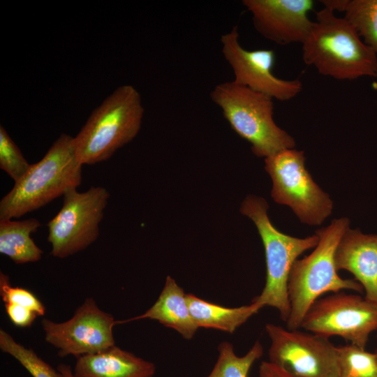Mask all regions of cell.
Returning <instances> with one entry per match:
<instances>
[{"instance_id":"cell-8","label":"cell","mask_w":377,"mask_h":377,"mask_svg":"<svg viewBox=\"0 0 377 377\" xmlns=\"http://www.w3.org/2000/svg\"><path fill=\"white\" fill-rule=\"evenodd\" d=\"M109 198L103 186H91L84 192L73 188L64 193L61 209L47 223L52 256L67 258L96 241Z\"/></svg>"},{"instance_id":"cell-22","label":"cell","mask_w":377,"mask_h":377,"mask_svg":"<svg viewBox=\"0 0 377 377\" xmlns=\"http://www.w3.org/2000/svg\"><path fill=\"white\" fill-rule=\"evenodd\" d=\"M338 377H377V360L370 353L350 343L338 346Z\"/></svg>"},{"instance_id":"cell-17","label":"cell","mask_w":377,"mask_h":377,"mask_svg":"<svg viewBox=\"0 0 377 377\" xmlns=\"http://www.w3.org/2000/svg\"><path fill=\"white\" fill-rule=\"evenodd\" d=\"M191 314L197 326L232 334L263 306L256 302L238 307H225L186 294Z\"/></svg>"},{"instance_id":"cell-24","label":"cell","mask_w":377,"mask_h":377,"mask_svg":"<svg viewBox=\"0 0 377 377\" xmlns=\"http://www.w3.org/2000/svg\"><path fill=\"white\" fill-rule=\"evenodd\" d=\"M0 295L5 304L10 303L29 308L38 316L45 314V308L40 300L27 289L12 286L9 276L3 272L0 273Z\"/></svg>"},{"instance_id":"cell-7","label":"cell","mask_w":377,"mask_h":377,"mask_svg":"<svg viewBox=\"0 0 377 377\" xmlns=\"http://www.w3.org/2000/svg\"><path fill=\"white\" fill-rule=\"evenodd\" d=\"M265 163L272 180V198L289 206L302 223L320 225L331 214L332 200L305 168L303 151L286 149L265 158Z\"/></svg>"},{"instance_id":"cell-3","label":"cell","mask_w":377,"mask_h":377,"mask_svg":"<svg viewBox=\"0 0 377 377\" xmlns=\"http://www.w3.org/2000/svg\"><path fill=\"white\" fill-rule=\"evenodd\" d=\"M73 138L61 133L45 156L15 182L0 201V220L20 218L81 184L83 165L76 157Z\"/></svg>"},{"instance_id":"cell-2","label":"cell","mask_w":377,"mask_h":377,"mask_svg":"<svg viewBox=\"0 0 377 377\" xmlns=\"http://www.w3.org/2000/svg\"><path fill=\"white\" fill-rule=\"evenodd\" d=\"M349 226V219L341 217L316 230L319 239L313 251L294 263L288 283L290 302V313L286 322L288 329L300 328L311 306L325 293L343 290L364 291L356 280L341 278L335 265L336 249Z\"/></svg>"},{"instance_id":"cell-15","label":"cell","mask_w":377,"mask_h":377,"mask_svg":"<svg viewBox=\"0 0 377 377\" xmlns=\"http://www.w3.org/2000/svg\"><path fill=\"white\" fill-rule=\"evenodd\" d=\"M154 363L116 345L101 353L77 357L74 377H154Z\"/></svg>"},{"instance_id":"cell-19","label":"cell","mask_w":377,"mask_h":377,"mask_svg":"<svg viewBox=\"0 0 377 377\" xmlns=\"http://www.w3.org/2000/svg\"><path fill=\"white\" fill-rule=\"evenodd\" d=\"M217 360L207 377H248L253 363L263 355V346L256 341L243 356L236 355L234 346L228 341L221 342L218 347Z\"/></svg>"},{"instance_id":"cell-21","label":"cell","mask_w":377,"mask_h":377,"mask_svg":"<svg viewBox=\"0 0 377 377\" xmlns=\"http://www.w3.org/2000/svg\"><path fill=\"white\" fill-rule=\"evenodd\" d=\"M0 349L15 359L32 377H62L31 348L16 341L4 330H0Z\"/></svg>"},{"instance_id":"cell-26","label":"cell","mask_w":377,"mask_h":377,"mask_svg":"<svg viewBox=\"0 0 377 377\" xmlns=\"http://www.w3.org/2000/svg\"><path fill=\"white\" fill-rule=\"evenodd\" d=\"M258 377H295L281 367L263 361L259 367Z\"/></svg>"},{"instance_id":"cell-18","label":"cell","mask_w":377,"mask_h":377,"mask_svg":"<svg viewBox=\"0 0 377 377\" xmlns=\"http://www.w3.org/2000/svg\"><path fill=\"white\" fill-rule=\"evenodd\" d=\"M34 218L22 221L0 220V253L16 264L35 263L43 251L31 237L40 227Z\"/></svg>"},{"instance_id":"cell-6","label":"cell","mask_w":377,"mask_h":377,"mask_svg":"<svg viewBox=\"0 0 377 377\" xmlns=\"http://www.w3.org/2000/svg\"><path fill=\"white\" fill-rule=\"evenodd\" d=\"M268 204L260 197L250 195L243 201L240 212L255 223L261 237L265 256L266 280L260 294L252 302L276 309L286 322L290 313L288 283L290 270L298 257L315 248L318 237L304 238L286 235L278 230L267 215Z\"/></svg>"},{"instance_id":"cell-10","label":"cell","mask_w":377,"mask_h":377,"mask_svg":"<svg viewBox=\"0 0 377 377\" xmlns=\"http://www.w3.org/2000/svg\"><path fill=\"white\" fill-rule=\"evenodd\" d=\"M269 361L295 377H338L339 350L327 338L267 323Z\"/></svg>"},{"instance_id":"cell-12","label":"cell","mask_w":377,"mask_h":377,"mask_svg":"<svg viewBox=\"0 0 377 377\" xmlns=\"http://www.w3.org/2000/svg\"><path fill=\"white\" fill-rule=\"evenodd\" d=\"M221 43L223 57L233 71L235 83L281 101L290 100L302 91V83L300 80H283L273 73L274 50H247L241 45L238 26L223 34Z\"/></svg>"},{"instance_id":"cell-11","label":"cell","mask_w":377,"mask_h":377,"mask_svg":"<svg viewBox=\"0 0 377 377\" xmlns=\"http://www.w3.org/2000/svg\"><path fill=\"white\" fill-rule=\"evenodd\" d=\"M112 314L101 310L92 297L87 298L66 321L44 318L41 325L47 343L57 349L58 355L76 357L96 354L115 346Z\"/></svg>"},{"instance_id":"cell-4","label":"cell","mask_w":377,"mask_h":377,"mask_svg":"<svg viewBox=\"0 0 377 377\" xmlns=\"http://www.w3.org/2000/svg\"><path fill=\"white\" fill-rule=\"evenodd\" d=\"M141 96L132 85L117 87L90 114L73 138L82 165L107 161L138 133L144 114Z\"/></svg>"},{"instance_id":"cell-25","label":"cell","mask_w":377,"mask_h":377,"mask_svg":"<svg viewBox=\"0 0 377 377\" xmlns=\"http://www.w3.org/2000/svg\"><path fill=\"white\" fill-rule=\"evenodd\" d=\"M5 309L10 320L20 327H30L38 316L31 309L14 304H5Z\"/></svg>"},{"instance_id":"cell-9","label":"cell","mask_w":377,"mask_h":377,"mask_svg":"<svg viewBox=\"0 0 377 377\" xmlns=\"http://www.w3.org/2000/svg\"><path fill=\"white\" fill-rule=\"evenodd\" d=\"M329 339L341 337L365 348L377 330V303L343 291L318 299L305 314L300 328Z\"/></svg>"},{"instance_id":"cell-20","label":"cell","mask_w":377,"mask_h":377,"mask_svg":"<svg viewBox=\"0 0 377 377\" xmlns=\"http://www.w3.org/2000/svg\"><path fill=\"white\" fill-rule=\"evenodd\" d=\"M344 17L377 54V0H346Z\"/></svg>"},{"instance_id":"cell-1","label":"cell","mask_w":377,"mask_h":377,"mask_svg":"<svg viewBox=\"0 0 377 377\" xmlns=\"http://www.w3.org/2000/svg\"><path fill=\"white\" fill-rule=\"evenodd\" d=\"M334 12L324 7L316 13L302 44L304 62L320 74L339 80L377 77V54L347 20Z\"/></svg>"},{"instance_id":"cell-13","label":"cell","mask_w":377,"mask_h":377,"mask_svg":"<svg viewBox=\"0 0 377 377\" xmlns=\"http://www.w3.org/2000/svg\"><path fill=\"white\" fill-rule=\"evenodd\" d=\"M242 4L256 30L276 44H302L313 23L309 17L312 0H243Z\"/></svg>"},{"instance_id":"cell-5","label":"cell","mask_w":377,"mask_h":377,"mask_svg":"<svg viewBox=\"0 0 377 377\" xmlns=\"http://www.w3.org/2000/svg\"><path fill=\"white\" fill-rule=\"evenodd\" d=\"M209 96L231 128L251 144L256 156L267 158L295 147L294 138L274 120L272 98L234 81L216 84Z\"/></svg>"},{"instance_id":"cell-23","label":"cell","mask_w":377,"mask_h":377,"mask_svg":"<svg viewBox=\"0 0 377 377\" xmlns=\"http://www.w3.org/2000/svg\"><path fill=\"white\" fill-rule=\"evenodd\" d=\"M31 165L3 126H0V168L15 182L28 171Z\"/></svg>"},{"instance_id":"cell-14","label":"cell","mask_w":377,"mask_h":377,"mask_svg":"<svg viewBox=\"0 0 377 377\" xmlns=\"http://www.w3.org/2000/svg\"><path fill=\"white\" fill-rule=\"evenodd\" d=\"M334 260L337 269L350 272L362 285L364 297L377 303V234L349 227L337 245Z\"/></svg>"},{"instance_id":"cell-16","label":"cell","mask_w":377,"mask_h":377,"mask_svg":"<svg viewBox=\"0 0 377 377\" xmlns=\"http://www.w3.org/2000/svg\"><path fill=\"white\" fill-rule=\"evenodd\" d=\"M144 319L157 320L173 329L186 340L193 339L198 329L191 314L186 294L170 276L166 277L161 293L149 309L137 316L117 320V324Z\"/></svg>"},{"instance_id":"cell-28","label":"cell","mask_w":377,"mask_h":377,"mask_svg":"<svg viewBox=\"0 0 377 377\" xmlns=\"http://www.w3.org/2000/svg\"><path fill=\"white\" fill-rule=\"evenodd\" d=\"M374 353H375V355H376V360H377V348H376V350H375Z\"/></svg>"},{"instance_id":"cell-27","label":"cell","mask_w":377,"mask_h":377,"mask_svg":"<svg viewBox=\"0 0 377 377\" xmlns=\"http://www.w3.org/2000/svg\"><path fill=\"white\" fill-rule=\"evenodd\" d=\"M60 373L62 377H74L73 374V371L69 366L63 367L60 369Z\"/></svg>"}]
</instances>
